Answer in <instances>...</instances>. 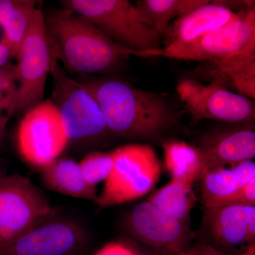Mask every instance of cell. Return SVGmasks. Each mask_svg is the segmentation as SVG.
I'll return each mask as SVG.
<instances>
[{
	"label": "cell",
	"instance_id": "1",
	"mask_svg": "<svg viewBox=\"0 0 255 255\" xmlns=\"http://www.w3.org/2000/svg\"><path fill=\"white\" fill-rule=\"evenodd\" d=\"M80 84L94 96L116 136L155 138L173 124V109L158 93L117 78L87 79Z\"/></svg>",
	"mask_w": 255,
	"mask_h": 255
},
{
	"label": "cell",
	"instance_id": "2",
	"mask_svg": "<svg viewBox=\"0 0 255 255\" xmlns=\"http://www.w3.org/2000/svg\"><path fill=\"white\" fill-rule=\"evenodd\" d=\"M43 15L53 60L72 73H108L133 54L71 10L63 7Z\"/></svg>",
	"mask_w": 255,
	"mask_h": 255
},
{
	"label": "cell",
	"instance_id": "3",
	"mask_svg": "<svg viewBox=\"0 0 255 255\" xmlns=\"http://www.w3.org/2000/svg\"><path fill=\"white\" fill-rule=\"evenodd\" d=\"M62 4L133 54L162 48V37L128 0H65Z\"/></svg>",
	"mask_w": 255,
	"mask_h": 255
},
{
	"label": "cell",
	"instance_id": "4",
	"mask_svg": "<svg viewBox=\"0 0 255 255\" xmlns=\"http://www.w3.org/2000/svg\"><path fill=\"white\" fill-rule=\"evenodd\" d=\"M252 54H255V9L248 7L242 10L239 17L234 21L196 39L160 49L137 52L133 55L215 63Z\"/></svg>",
	"mask_w": 255,
	"mask_h": 255
},
{
	"label": "cell",
	"instance_id": "5",
	"mask_svg": "<svg viewBox=\"0 0 255 255\" xmlns=\"http://www.w3.org/2000/svg\"><path fill=\"white\" fill-rule=\"evenodd\" d=\"M114 168L96 204L100 208L120 205L141 198L160 177L158 157L151 146L132 143L112 152Z\"/></svg>",
	"mask_w": 255,
	"mask_h": 255
},
{
	"label": "cell",
	"instance_id": "6",
	"mask_svg": "<svg viewBox=\"0 0 255 255\" xmlns=\"http://www.w3.org/2000/svg\"><path fill=\"white\" fill-rule=\"evenodd\" d=\"M50 75L53 87L50 100L58 111L69 142L110 134L100 105L90 92L68 77L56 60H53Z\"/></svg>",
	"mask_w": 255,
	"mask_h": 255
},
{
	"label": "cell",
	"instance_id": "7",
	"mask_svg": "<svg viewBox=\"0 0 255 255\" xmlns=\"http://www.w3.org/2000/svg\"><path fill=\"white\" fill-rule=\"evenodd\" d=\"M53 214L44 193L27 178L18 174L0 177V248Z\"/></svg>",
	"mask_w": 255,
	"mask_h": 255
},
{
	"label": "cell",
	"instance_id": "8",
	"mask_svg": "<svg viewBox=\"0 0 255 255\" xmlns=\"http://www.w3.org/2000/svg\"><path fill=\"white\" fill-rule=\"evenodd\" d=\"M16 61V65L13 66V75L18 113L29 110L43 102L47 79L51 71L53 57L41 6L35 12Z\"/></svg>",
	"mask_w": 255,
	"mask_h": 255
},
{
	"label": "cell",
	"instance_id": "9",
	"mask_svg": "<svg viewBox=\"0 0 255 255\" xmlns=\"http://www.w3.org/2000/svg\"><path fill=\"white\" fill-rule=\"evenodd\" d=\"M177 92L184 109L194 122L211 119L242 124L255 121V102L235 93L219 78L209 85L187 79L179 82Z\"/></svg>",
	"mask_w": 255,
	"mask_h": 255
},
{
	"label": "cell",
	"instance_id": "10",
	"mask_svg": "<svg viewBox=\"0 0 255 255\" xmlns=\"http://www.w3.org/2000/svg\"><path fill=\"white\" fill-rule=\"evenodd\" d=\"M68 143L60 114L50 100H43L28 110L18 125L20 154L38 168L58 159Z\"/></svg>",
	"mask_w": 255,
	"mask_h": 255
},
{
	"label": "cell",
	"instance_id": "11",
	"mask_svg": "<svg viewBox=\"0 0 255 255\" xmlns=\"http://www.w3.org/2000/svg\"><path fill=\"white\" fill-rule=\"evenodd\" d=\"M124 227L133 239L158 255H181L196 238L190 222L169 217L147 200L127 214Z\"/></svg>",
	"mask_w": 255,
	"mask_h": 255
},
{
	"label": "cell",
	"instance_id": "12",
	"mask_svg": "<svg viewBox=\"0 0 255 255\" xmlns=\"http://www.w3.org/2000/svg\"><path fill=\"white\" fill-rule=\"evenodd\" d=\"M86 244V233L76 223L48 220L1 247L0 255H76Z\"/></svg>",
	"mask_w": 255,
	"mask_h": 255
},
{
	"label": "cell",
	"instance_id": "13",
	"mask_svg": "<svg viewBox=\"0 0 255 255\" xmlns=\"http://www.w3.org/2000/svg\"><path fill=\"white\" fill-rule=\"evenodd\" d=\"M200 232L217 250L247 249L255 245V206L204 207Z\"/></svg>",
	"mask_w": 255,
	"mask_h": 255
},
{
	"label": "cell",
	"instance_id": "14",
	"mask_svg": "<svg viewBox=\"0 0 255 255\" xmlns=\"http://www.w3.org/2000/svg\"><path fill=\"white\" fill-rule=\"evenodd\" d=\"M205 172L227 164L252 160L255 157V132L252 129H222L203 135L197 146Z\"/></svg>",
	"mask_w": 255,
	"mask_h": 255
},
{
	"label": "cell",
	"instance_id": "15",
	"mask_svg": "<svg viewBox=\"0 0 255 255\" xmlns=\"http://www.w3.org/2000/svg\"><path fill=\"white\" fill-rule=\"evenodd\" d=\"M203 5L176 18L162 38L164 46L187 43L234 21L241 12H234L220 1Z\"/></svg>",
	"mask_w": 255,
	"mask_h": 255
},
{
	"label": "cell",
	"instance_id": "16",
	"mask_svg": "<svg viewBox=\"0 0 255 255\" xmlns=\"http://www.w3.org/2000/svg\"><path fill=\"white\" fill-rule=\"evenodd\" d=\"M255 178V163L253 160L208 169L199 180L201 204L204 207H214Z\"/></svg>",
	"mask_w": 255,
	"mask_h": 255
},
{
	"label": "cell",
	"instance_id": "17",
	"mask_svg": "<svg viewBox=\"0 0 255 255\" xmlns=\"http://www.w3.org/2000/svg\"><path fill=\"white\" fill-rule=\"evenodd\" d=\"M41 180L47 189L58 194L95 204L98 200L97 189L85 180L79 163L68 157H58L43 167Z\"/></svg>",
	"mask_w": 255,
	"mask_h": 255
},
{
	"label": "cell",
	"instance_id": "18",
	"mask_svg": "<svg viewBox=\"0 0 255 255\" xmlns=\"http://www.w3.org/2000/svg\"><path fill=\"white\" fill-rule=\"evenodd\" d=\"M164 164L172 179L194 183L205 172L204 159L197 146L182 140H170L162 144Z\"/></svg>",
	"mask_w": 255,
	"mask_h": 255
},
{
	"label": "cell",
	"instance_id": "19",
	"mask_svg": "<svg viewBox=\"0 0 255 255\" xmlns=\"http://www.w3.org/2000/svg\"><path fill=\"white\" fill-rule=\"evenodd\" d=\"M193 186L191 183L171 179L152 192L147 201L169 217L190 222L191 212L198 199Z\"/></svg>",
	"mask_w": 255,
	"mask_h": 255
},
{
	"label": "cell",
	"instance_id": "20",
	"mask_svg": "<svg viewBox=\"0 0 255 255\" xmlns=\"http://www.w3.org/2000/svg\"><path fill=\"white\" fill-rule=\"evenodd\" d=\"M209 1L206 0H140L137 1L135 6L162 38L173 18L187 14L208 4Z\"/></svg>",
	"mask_w": 255,
	"mask_h": 255
},
{
	"label": "cell",
	"instance_id": "21",
	"mask_svg": "<svg viewBox=\"0 0 255 255\" xmlns=\"http://www.w3.org/2000/svg\"><path fill=\"white\" fill-rule=\"evenodd\" d=\"M221 79L230 81L238 94L255 99V54L241 55L213 63Z\"/></svg>",
	"mask_w": 255,
	"mask_h": 255
},
{
	"label": "cell",
	"instance_id": "22",
	"mask_svg": "<svg viewBox=\"0 0 255 255\" xmlns=\"http://www.w3.org/2000/svg\"><path fill=\"white\" fill-rule=\"evenodd\" d=\"M37 1L16 0L12 12L2 28L1 43L7 47L11 58L16 60L36 12Z\"/></svg>",
	"mask_w": 255,
	"mask_h": 255
},
{
	"label": "cell",
	"instance_id": "23",
	"mask_svg": "<svg viewBox=\"0 0 255 255\" xmlns=\"http://www.w3.org/2000/svg\"><path fill=\"white\" fill-rule=\"evenodd\" d=\"M84 179L92 187L107 181L114 168L112 152L95 151L87 154L79 163Z\"/></svg>",
	"mask_w": 255,
	"mask_h": 255
},
{
	"label": "cell",
	"instance_id": "24",
	"mask_svg": "<svg viewBox=\"0 0 255 255\" xmlns=\"http://www.w3.org/2000/svg\"><path fill=\"white\" fill-rule=\"evenodd\" d=\"M13 66L0 67V130L4 132L9 119L16 114V90Z\"/></svg>",
	"mask_w": 255,
	"mask_h": 255
},
{
	"label": "cell",
	"instance_id": "25",
	"mask_svg": "<svg viewBox=\"0 0 255 255\" xmlns=\"http://www.w3.org/2000/svg\"><path fill=\"white\" fill-rule=\"evenodd\" d=\"M228 206H255V178L214 207Z\"/></svg>",
	"mask_w": 255,
	"mask_h": 255
},
{
	"label": "cell",
	"instance_id": "26",
	"mask_svg": "<svg viewBox=\"0 0 255 255\" xmlns=\"http://www.w3.org/2000/svg\"><path fill=\"white\" fill-rule=\"evenodd\" d=\"M95 255H137V252L134 251L122 243H111L106 245Z\"/></svg>",
	"mask_w": 255,
	"mask_h": 255
},
{
	"label": "cell",
	"instance_id": "27",
	"mask_svg": "<svg viewBox=\"0 0 255 255\" xmlns=\"http://www.w3.org/2000/svg\"><path fill=\"white\" fill-rule=\"evenodd\" d=\"M181 255H223L214 246L204 241L198 242Z\"/></svg>",
	"mask_w": 255,
	"mask_h": 255
},
{
	"label": "cell",
	"instance_id": "28",
	"mask_svg": "<svg viewBox=\"0 0 255 255\" xmlns=\"http://www.w3.org/2000/svg\"><path fill=\"white\" fill-rule=\"evenodd\" d=\"M16 4V0H0V28L1 29L12 12Z\"/></svg>",
	"mask_w": 255,
	"mask_h": 255
},
{
	"label": "cell",
	"instance_id": "29",
	"mask_svg": "<svg viewBox=\"0 0 255 255\" xmlns=\"http://www.w3.org/2000/svg\"><path fill=\"white\" fill-rule=\"evenodd\" d=\"M10 58H11V55L7 47L3 43H0V67L7 65Z\"/></svg>",
	"mask_w": 255,
	"mask_h": 255
},
{
	"label": "cell",
	"instance_id": "30",
	"mask_svg": "<svg viewBox=\"0 0 255 255\" xmlns=\"http://www.w3.org/2000/svg\"><path fill=\"white\" fill-rule=\"evenodd\" d=\"M240 255H255V245L248 247L246 251H243Z\"/></svg>",
	"mask_w": 255,
	"mask_h": 255
},
{
	"label": "cell",
	"instance_id": "31",
	"mask_svg": "<svg viewBox=\"0 0 255 255\" xmlns=\"http://www.w3.org/2000/svg\"><path fill=\"white\" fill-rule=\"evenodd\" d=\"M5 133H6V132L0 130V150H1L3 143H4Z\"/></svg>",
	"mask_w": 255,
	"mask_h": 255
},
{
	"label": "cell",
	"instance_id": "32",
	"mask_svg": "<svg viewBox=\"0 0 255 255\" xmlns=\"http://www.w3.org/2000/svg\"><path fill=\"white\" fill-rule=\"evenodd\" d=\"M2 173V167H1V162H0V177H2L3 175H4V174Z\"/></svg>",
	"mask_w": 255,
	"mask_h": 255
},
{
	"label": "cell",
	"instance_id": "33",
	"mask_svg": "<svg viewBox=\"0 0 255 255\" xmlns=\"http://www.w3.org/2000/svg\"><path fill=\"white\" fill-rule=\"evenodd\" d=\"M137 255H149V254H146V253H142V254H140V253H137Z\"/></svg>",
	"mask_w": 255,
	"mask_h": 255
}]
</instances>
